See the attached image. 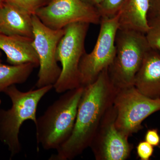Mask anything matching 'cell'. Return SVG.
<instances>
[{
    "mask_svg": "<svg viewBox=\"0 0 160 160\" xmlns=\"http://www.w3.org/2000/svg\"><path fill=\"white\" fill-rule=\"evenodd\" d=\"M115 44V55L108 68L110 81L118 90L134 86L136 75L151 48L146 34L118 29Z\"/></svg>",
    "mask_w": 160,
    "mask_h": 160,
    "instance_id": "277c9868",
    "label": "cell"
},
{
    "mask_svg": "<svg viewBox=\"0 0 160 160\" xmlns=\"http://www.w3.org/2000/svg\"><path fill=\"white\" fill-rule=\"evenodd\" d=\"M134 86L141 93L160 99V52L150 48L136 75Z\"/></svg>",
    "mask_w": 160,
    "mask_h": 160,
    "instance_id": "8fae6325",
    "label": "cell"
},
{
    "mask_svg": "<svg viewBox=\"0 0 160 160\" xmlns=\"http://www.w3.org/2000/svg\"><path fill=\"white\" fill-rule=\"evenodd\" d=\"M3 3H4V0H0V6H2Z\"/></svg>",
    "mask_w": 160,
    "mask_h": 160,
    "instance_id": "603a6c76",
    "label": "cell"
},
{
    "mask_svg": "<svg viewBox=\"0 0 160 160\" xmlns=\"http://www.w3.org/2000/svg\"><path fill=\"white\" fill-rule=\"evenodd\" d=\"M116 112L113 105L103 117L89 147L96 160H125L132 147L128 137L116 126Z\"/></svg>",
    "mask_w": 160,
    "mask_h": 160,
    "instance_id": "30bf717a",
    "label": "cell"
},
{
    "mask_svg": "<svg viewBox=\"0 0 160 160\" xmlns=\"http://www.w3.org/2000/svg\"><path fill=\"white\" fill-rule=\"evenodd\" d=\"M32 46L39 62L37 88L52 85L57 82L62 68L58 65L56 54L58 44L64 35L65 29H52L45 26L35 14L32 16Z\"/></svg>",
    "mask_w": 160,
    "mask_h": 160,
    "instance_id": "ba28073f",
    "label": "cell"
},
{
    "mask_svg": "<svg viewBox=\"0 0 160 160\" xmlns=\"http://www.w3.org/2000/svg\"><path fill=\"white\" fill-rule=\"evenodd\" d=\"M82 1L98 9L103 0H82Z\"/></svg>",
    "mask_w": 160,
    "mask_h": 160,
    "instance_id": "7402d4cb",
    "label": "cell"
},
{
    "mask_svg": "<svg viewBox=\"0 0 160 160\" xmlns=\"http://www.w3.org/2000/svg\"><path fill=\"white\" fill-rule=\"evenodd\" d=\"M1 102H2V101H1V99H0V105L1 104Z\"/></svg>",
    "mask_w": 160,
    "mask_h": 160,
    "instance_id": "d4e9b609",
    "label": "cell"
},
{
    "mask_svg": "<svg viewBox=\"0 0 160 160\" xmlns=\"http://www.w3.org/2000/svg\"><path fill=\"white\" fill-rule=\"evenodd\" d=\"M148 18L160 17V0H149Z\"/></svg>",
    "mask_w": 160,
    "mask_h": 160,
    "instance_id": "44dd1931",
    "label": "cell"
},
{
    "mask_svg": "<svg viewBox=\"0 0 160 160\" xmlns=\"http://www.w3.org/2000/svg\"><path fill=\"white\" fill-rule=\"evenodd\" d=\"M32 41L30 38L0 33V50L5 52L6 62L10 65L30 63L38 67L39 62Z\"/></svg>",
    "mask_w": 160,
    "mask_h": 160,
    "instance_id": "4fadbf2b",
    "label": "cell"
},
{
    "mask_svg": "<svg viewBox=\"0 0 160 160\" xmlns=\"http://www.w3.org/2000/svg\"><path fill=\"white\" fill-rule=\"evenodd\" d=\"M2 52H1V50H0V58H1V57H2Z\"/></svg>",
    "mask_w": 160,
    "mask_h": 160,
    "instance_id": "cb8c5ba5",
    "label": "cell"
},
{
    "mask_svg": "<svg viewBox=\"0 0 160 160\" xmlns=\"http://www.w3.org/2000/svg\"><path fill=\"white\" fill-rule=\"evenodd\" d=\"M145 141L153 147L159 146L160 136L157 129H150L146 132Z\"/></svg>",
    "mask_w": 160,
    "mask_h": 160,
    "instance_id": "ffe728a7",
    "label": "cell"
},
{
    "mask_svg": "<svg viewBox=\"0 0 160 160\" xmlns=\"http://www.w3.org/2000/svg\"><path fill=\"white\" fill-rule=\"evenodd\" d=\"M35 15L45 26L55 30L74 23L98 25L102 19L97 9L82 0H50Z\"/></svg>",
    "mask_w": 160,
    "mask_h": 160,
    "instance_id": "9c48e42d",
    "label": "cell"
},
{
    "mask_svg": "<svg viewBox=\"0 0 160 160\" xmlns=\"http://www.w3.org/2000/svg\"><path fill=\"white\" fill-rule=\"evenodd\" d=\"M119 14L102 18L96 43L92 51L83 56L79 66L81 86H86L97 79L108 68L115 55L116 35L119 29Z\"/></svg>",
    "mask_w": 160,
    "mask_h": 160,
    "instance_id": "52a82bcc",
    "label": "cell"
},
{
    "mask_svg": "<svg viewBox=\"0 0 160 160\" xmlns=\"http://www.w3.org/2000/svg\"><path fill=\"white\" fill-rule=\"evenodd\" d=\"M118 91L109 79L108 68L93 82L85 86L72 133L49 160H72L89 147L102 119L113 105Z\"/></svg>",
    "mask_w": 160,
    "mask_h": 160,
    "instance_id": "6da1fadb",
    "label": "cell"
},
{
    "mask_svg": "<svg viewBox=\"0 0 160 160\" xmlns=\"http://www.w3.org/2000/svg\"><path fill=\"white\" fill-rule=\"evenodd\" d=\"M52 88L53 86L49 85L22 92L12 85L3 92L11 100L12 106L7 110L0 109V141L8 147L10 159L22 151L19 134L23 123L31 120L36 124L38 105Z\"/></svg>",
    "mask_w": 160,
    "mask_h": 160,
    "instance_id": "3957f363",
    "label": "cell"
},
{
    "mask_svg": "<svg viewBox=\"0 0 160 160\" xmlns=\"http://www.w3.org/2000/svg\"><path fill=\"white\" fill-rule=\"evenodd\" d=\"M113 105L116 126L129 138L142 128V123L146 118L160 111V99L147 97L132 86L118 90Z\"/></svg>",
    "mask_w": 160,
    "mask_h": 160,
    "instance_id": "8992f818",
    "label": "cell"
},
{
    "mask_svg": "<svg viewBox=\"0 0 160 160\" xmlns=\"http://www.w3.org/2000/svg\"><path fill=\"white\" fill-rule=\"evenodd\" d=\"M149 0H125L118 14L119 29L146 34L149 29Z\"/></svg>",
    "mask_w": 160,
    "mask_h": 160,
    "instance_id": "5bb4252c",
    "label": "cell"
},
{
    "mask_svg": "<svg viewBox=\"0 0 160 160\" xmlns=\"http://www.w3.org/2000/svg\"><path fill=\"white\" fill-rule=\"evenodd\" d=\"M84 89L82 86L64 92L37 118L35 127L38 146L40 145L45 150H57L68 140L74 128Z\"/></svg>",
    "mask_w": 160,
    "mask_h": 160,
    "instance_id": "7a4b0ae2",
    "label": "cell"
},
{
    "mask_svg": "<svg viewBox=\"0 0 160 160\" xmlns=\"http://www.w3.org/2000/svg\"><path fill=\"white\" fill-rule=\"evenodd\" d=\"M36 67L30 63L7 65L3 64L0 59V92L12 85L25 83Z\"/></svg>",
    "mask_w": 160,
    "mask_h": 160,
    "instance_id": "9a60e30c",
    "label": "cell"
},
{
    "mask_svg": "<svg viewBox=\"0 0 160 160\" xmlns=\"http://www.w3.org/2000/svg\"><path fill=\"white\" fill-rule=\"evenodd\" d=\"M153 152V146L146 141L140 142L137 147V152L141 160H149Z\"/></svg>",
    "mask_w": 160,
    "mask_h": 160,
    "instance_id": "d6986e66",
    "label": "cell"
},
{
    "mask_svg": "<svg viewBox=\"0 0 160 160\" xmlns=\"http://www.w3.org/2000/svg\"><path fill=\"white\" fill-rule=\"evenodd\" d=\"M125 0H103L98 11L101 18L113 17L118 13Z\"/></svg>",
    "mask_w": 160,
    "mask_h": 160,
    "instance_id": "ac0fdd59",
    "label": "cell"
},
{
    "mask_svg": "<svg viewBox=\"0 0 160 160\" xmlns=\"http://www.w3.org/2000/svg\"><path fill=\"white\" fill-rule=\"evenodd\" d=\"M149 29L146 33L147 42L151 49L160 52V17L148 18Z\"/></svg>",
    "mask_w": 160,
    "mask_h": 160,
    "instance_id": "2e32d148",
    "label": "cell"
},
{
    "mask_svg": "<svg viewBox=\"0 0 160 160\" xmlns=\"http://www.w3.org/2000/svg\"><path fill=\"white\" fill-rule=\"evenodd\" d=\"M50 0H4L7 3L27 12L32 15L35 14L38 9L46 6Z\"/></svg>",
    "mask_w": 160,
    "mask_h": 160,
    "instance_id": "e0dca14e",
    "label": "cell"
},
{
    "mask_svg": "<svg viewBox=\"0 0 160 160\" xmlns=\"http://www.w3.org/2000/svg\"><path fill=\"white\" fill-rule=\"evenodd\" d=\"M90 24L77 22L64 29V35L58 44L56 57L62 65L58 79L53 86L57 92L64 93L81 86L79 66L86 53L85 41Z\"/></svg>",
    "mask_w": 160,
    "mask_h": 160,
    "instance_id": "5b68a950",
    "label": "cell"
},
{
    "mask_svg": "<svg viewBox=\"0 0 160 160\" xmlns=\"http://www.w3.org/2000/svg\"><path fill=\"white\" fill-rule=\"evenodd\" d=\"M32 16L4 2L0 6V33L33 39Z\"/></svg>",
    "mask_w": 160,
    "mask_h": 160,
    "instance_id": "7c38bea8",
    "label": "cell"
}]
</instances>
